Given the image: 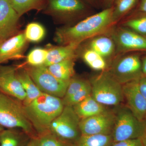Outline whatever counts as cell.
Here are the masks:
<instances>
[{"label":"cell","instance_id":"6da1fadb","mask_svg":"<svg viewBox=\"0 0 146 146\" xmlns=\"http://www.w3.org/2000/svg\"><path fill=\"white\" fill-rule=\"evenodd\" d=\"M113 7L106 8L87 17L73 26L58 29L56 41L63 45L80 44L110 30L115 24L112 21Z\"/></svg>","mask_w":146,"mask_h":146},{"label":"cell","instance_id":"7a4b0ae2","mask_svg":"<svg viewBox=\"0 0 146 146\" xmlns=\"http://www.w3.org/2000/svg\"><path fill=\"white\" fill-rule=\"evenodd\" d=\"M23 106L38 136L49 132L51 124L61 113L65 106L62 99L43 93Z\"/></svg>","mask_w":146,"mask_h":146},{"label":"cell","instance_id":"3957f363","mask_svg":"<svg viewBox=\"0 0 146 146\" xmlns=\"http://www.w3.org/2000/svg\"><path fill=\"white\" fill-rule=\"evenodd\" d=\"M0 125L8 129H20L31 138L37 136L25 112L23 105L8 95L1 93Z\"/></svg>","mask_w":146,"mask_h":146},{"label":"cell","instance_id":"277c9868","mask_svg":"<svg viewBox=\"0 0 146 146\" xmlns=\"http://www.w3.org/2000/svg\"><path fill=\"white\" fill-rule=\"evenodd\" d=\"M91 96L103 105L117 106L123 100L122 85L108 71H103L91 80Z\"/></svg>","mask_w":146,"mask_h":146},{"label":"cell","instance_id":"5b68a950","mask_svg":"<svg viewBox=\"0 0 146 146\" xmlns=\"http://www.w3.org/2000/svg\"><path fill=\"white\" fill-rule=\"evenodd\" d=\"M117 110L112 133L114 143L142 138L145 131L146 120L138 119L128 107Z\"/></svg>","mask_w":146,"mask_h":146},{"label":"cell","instance_id":"8992f818","mask_svg":"<svg viewBox=\"0 0 146 146\" xmlns=\"http://www.w3.org/2000/svg\"><path fill=\"white\" fill-rule=\"evenodd\" d=\"M80 119L73 106H65L61 113L51 124L49 132L67 143H75L81 135Z\"/></svg>","mask_w":146,"mask_h":146},{"label":"cell","instance_id":"52a82bcc","mask_svg":"<svg viewBox=\"0 0 146 146\" xmlns=\"http://www.w3.org/2000/svg\"><path fill=\"white\" fill-rule=\"evenodd\" d=\"M26 69L41 92L63 98L70 81H62L56 78L44 65L29 66Z\"/></svg>","mask_w":146,"mask_h":146},{"label":"cell","instance_id":"ba28073f","mask_svg":"<svg viewBox=\"0 0 146 146\" xmlns=\"http://www.w3.org/2000/svg\"><path fill=\"white\" fill-rule=\"evenodd\" d=\"M108 72L122 85L137 80L143 75L140 56L132 54L116 59Z\"/></svg>","mask_w":146,"mask_h":146},{"label":"cell","instance_id":"9c48e42d","mask_svg":"<svg viewBox=\"0 0 146 146\" xmlns=\"http://www.w3.org/2000/svg\"><path fill=\"white\" fill-rule=\"evenodd\" d=\"M110 36L115 42L116 54L146 51V37L125 27H112Z\"/></svg>","mask_w":146,"mask_h":146},{"label":"cell","instance_id":"30bf717a","mask_svg":"<svg viewBox=\"0 0 146 146\" xmlns=\"http://www.w3.org/2000/svg\"><path fill=\"white\" fill-rule=\"evenodd\" d=\"M115 120V113L107 110L98 115L81 119L79 128L81 135L112 134Z\"/></svg>","mask_w":146,"mask_h":146},{"label":"cell","instance_id":"8fae6325","mask_svg":"<svg viewBox=\"0 0 146 146\" xmlns=\"http://www.w3.org/2000/svg\"><path fill=\"white\" fill-rule=\"evenodd\" d=\"M0 89L5 94L23 102L26 95L16 75V68L0 67Z\"/></svg>","mask_w":146,"mask_h":146},{"label":"cell","instance_id":"7c38bea8","mask_svg":"<svg viewBox=\"0 0 146 146\" xmlns=\"http://www.w3.org/2000/svg\"><path fill=\"white\" fill-rule=\"evenodd\" d=\"M124 97L129 108L140 120L146 118V99L141 94L138 86V80L122 85Z\"/></svg>","mask_w":146,"mask_h":146},{"label":"cell","instance_id":"4fadbf2b","mask_svg":"<svg viewBox=\"0 0 146 146\" xmlns=\"http://www.w3.org/2000/svg\"><path fill=\"white\" fill-rule=\"evenodd\" d=\"M24 33H21L6 39L0 44V63L23 57L27 44Z\"/></svg>","mask_w":146,"mask_h":146},{"label":"cell","instance_id":"5bb4252c","mask_svg":"<svg viewBox=\"0 0 146 146\" xmlns=\"http://www.w3.org/2000/svg\"><path fill=\"white\" fill-rule=\"evenodd\" d=\"M19 18L9 0H0V37L7 39L13 35Z\"/></svg>","mask_w":146,"mask_h":146},{"label":"cell","instance_id":"9a60e30c","mask_svg":"<svg viewBox=\"0 0 146 146\" xmlns=\"http://www.w3.org/2000/svg\"><path fill=\"white\" fill-rule=\"evenodd\" d=\"M79 46L69 44L48 48V56L44 65L47 67L68 59L76 58L77 50Z\"/></svg>","mask_w":146,"mask_h":146},{"label":"cell","instance_id":"2e32d148","mask_svg":"<svg viewBox=\"0 0 146 146\" xmlns=\"http://www.w3.org/2000/svg\"><path fill=\"white\" fill-rule=\"evenodd\" d=\"M88 48L94 50L105 59H109L116 54L115 42L111 36L104 34L91 39Z\"/></svg>","mask_w":146,"mask_h":146},{"label":"cell","instance_id":"e0dca14e","mask_svg":"<svg viewBox=\"0 0 146 146\" xmlns=\"http://www.w3.org/2000/svg\"><path fill=\"white\" fill-rule=\"evenodd\" d=\"M16 75L26 95L23 105L29 104L43 94L33 81L26 69L16 70Z\"/></svg>","mask_w":146,"mask_h":146},{"label":"cell","instance_id":"ac0fdd59","mask_svg":"<svg viewBox=\"0 0 146 146\" xmlns=\"http://www.w3.org/2000/svg\"><path fill=\"white\" fill-rule=\"evenodd\" d=\"M73 107L80 119L98 115L107 110L105 106L98 102L91 95Z\"/></svg>","mask_w":146,"mask_h":146},{"label":"cell","instance_id":"d6986e66","mask_svg":"<svg viewBox=\"0 0 146 146\" xmlns=\"http://www.w3.org/2000/svg\"><path fill=\"white\" fill-rule=\"evenodd\" d=\"M51 10L62 14H74L84 10L85 7L80 0H49Z\"/></svg>","mask_w":146,"mask_h":146},{"label":"cell","instance_id":"ffe728a7","mask_svg":"<svg viewBox=\"0 0 146 146\" xmlns=\"http://www.w3.org/2000/svg\"><path fill=\"white\" fill-rule=\"evenodd\" d=\"M75 59L71 58L46 67L56 78L62 81H70L74 75Z\"/></svg>","mask_w":146,"mask_h":146},{"label":"cell","instance_id":"44dd1931","mask_svg":"<svg viewBox=\"0 0 146 146\" xmlns=\"http://www.w3.org/2000/svg\"><path fill=\"white\" fill-rule=\"evenodd\" d=\"M31 138L24 131L8 129L0 132V146H27Z\"/></svg>","mask_w":146,"mask_h":146},{"label":"cell","instance_id":"7402d4cb","mask_svg":"<svg viewBox=\"0 0 146 146\" xmlns=\"http://www.w3.org/2000/svg\"><path fill=\"white\" fill-rule=\"evenodd\" d=\"M113 142L112 134L81 135L74 146H111Z\"/></svg>","mask_w":146,"mask_h":146},{"label":"cell","instance_id":"603a6c76","mask_svg":"<svg viewBox=\"0 0 146 146\" xmlns=\"http://www.w3.org/2000/svg\"><path fill=\"white\" fill-rule=\"evenodd\" d=\"M82 58L88 66L95 70L104 71L107 68L106 60L94 50L88 48L82 54Z\"/></svg>","mask_w":146,"mask_h":146},{"label":"cell","instance_id":"cb8c5ba5","mask_svg":"<svg viewBox=\"0 0 146 146\" xmlns=\"http://www.w3.org/2000/svg\"><path fill=\"white\" fill-rule=\"evenodd\" d=\"M138 0H115L112 6V21L117 23L136 6Z\"/></svg>","mask_w":146,"mask_h":146},{"label":"cell","instance_id":"d4e9b609","mask_svg":"<svg viewBox=\"0 0 146 146\" xmlns=\"http://www.w3.org/2000/svg\"><path fill=\"white\" fill-rule=\"evenodd\" d=\"M20 17L32 9H41L45 0H9Z\"/></svg>","mask_w":146,"mask_h":146},{"label":"cell","instance_id":"484cf974","mask_svg":"<svg viewBox=\"0 0 146 146\" xmlns=\"http://www.w3.org/2000/svg\"><path fill=\"white\" fill-rule=\"evenodd\" d=\"M24 33L28 42L36 43L44 39L46 31L44 28L41 24L33 22L27 26Z\"/></svg>","mask_w":146,"mask_h":146},{"label":"cell","instance_id":"4316f807","mask_svg":"<svg viewBox=\"0 0 146 146\" xmlns=\"http://www.w3.org/2000/svg\"><path fill=\"white\" fill-rule=\"evenodd\" d=\"M48 54V49L35 48L31 51L27 56L26 63L32 67L44 65Z\"/></svg>","mask_w":146,"mask_h":146},{"label":"cell","instance_id":"83f0119b","mask_svg":"<svg viewBox=\"0 0 146 146\" xmlns=\"http://www.w3.org/2000/svg\"><path fill=\"white\" fill-rule=\"evenodd\" d=\"M123 26L143 36H146V14L125 21L123 23Z\"/></svg>","mask_w":146,"mask_h":146},{"label":"cell","instance_id":"f1b7e54d","mask_svg":"<svg viewBox=\"0 0 146 146\" xmlns=\"http://www.w3.org/2000/svg\"><path fill=\"white\" fill-rule=\"evenodd\" d=\"M36 140L37 146H72L50 132L37 136Z\"/></svg>","mask_w":146,"mask_h":146},{"label":"cell","instance_id":"f546056e","mask_svg":"<svg viewBox=\"0 0 146 146\" xmlns=\"http://www.w3.org/2000/svg\"><path fill=\"white\" fill-rule=\"evenodd\" d=\"M91 94V86L89 81L83 88L65 100L63 101L64 106H74L81 102Z\"/></svg>","mask_w":146,"mask_h":146},{"label":"cell","instance_id":"4dcf8cb0","mask_svg":"<svg viewBox=\"0 0 146 146\" xmlns=\"http://www.w3.org/2000/svg\"><path fill=\"white\" fill-rule=\"evenodd\" d=\"M89 82L84 79L74 77L69 82L65 96L62 99L63 101L68 99L76 94Z\"/></svg>","mask_w":146,"mask_h":146},{"label":"cell","instance_id":"1f68e13d","mask_svg":"<svg viewBox=\"0 0 146 146\" xmlns=\"http://www.w3.org/2000/svg\"><path fill=\"white\" fill-rule=\"evenodd\" d=\"M111 146H145L141 138L131 139L116 142Z\"/></svg>","mask_w":146,"mask_h":146},{"label":"cell","instance_id":"d6a6232c","mask_svg":"<svg viewBox=\"0 0 146 146\" xmlns=\"http://www.w3.org/2000/svg\"><path fill=\"white\" fill-rule=\"evenodd\" d=\"M139 91L146 99V75H143L138 80Z\"/></svg>","mask_w":146,"mask_h":146},{"label":"cell","instance_id":"836d02e7","mask_svg":"<svg viewBox=\"0 0 146 146\" xmlns=\"http://www.w3.org/2000/svg\"><path fill=\"white\" fill-rule=\"evenodd\" d=\"M138 11L143 14H146V0H140Z\"/></svg>","mask_w":146,"mask_h":146},{"label":"cell","instance_id":"e575fe53","mask_svg":"<svg viewBox=\"0 0 146 146\" xmlns=\"http://www.w3.org/2000/svg\"><path fill=\"white\" fill-rule=\"evenodd\" d=\"M115 1V0H104V4L105 9L112 7Z\"/></svg>","mask_w":146,"mask_h":146},{"label":"cell","instance_id":"d590c367","mask_svg":"<svg viewBox=\"0 0 146 146\" xmlns=\"http://www.w3.org/2000/svg\"><path fill=\"white\" fill-rule=\"evenodd\" d=\"M142 64V70L143 75H146V56L141 58Z\"/></svg>","mask_w":146,"mask_h":146},{"label":"cell","instance_id":"8d00e7d4","mask_svg":"<svg viewBox=\"0 0 146 146\" xmlns=\"http://www.w3.org/2000/svg\"><path fill=\"white\" fill-rule=\"evenodd\" d=\"M27 146H37L36 138H31Z\"/></svg>","mask_w":146,"mask_h":146},{"label":"cell","instance_id":"74e56055","mask_svg":"<svg viewBox=\"0 0 146 146\" xmlns=\"http://www.w3.org/2000/svg\"><path fill=\"white\" fill-rule=\"evenodd\" d=\"M141 139H142V141H143L144 145L146 146V127L145 133H144V135L143 136V137L141 138Z\"/></svg>","mask_w":146,"mask_h":146},{"label":"cell","instance_id":"f35d334b","mask_svg":"<svg viewBox=\"0 0 146 146\" xmlns=\"http://www.w3.org/2000/svg\"><path fill=\"white\" fill-rule=\"evenodd\" d=\"M6 39H4V38H2V37H0V44H1Z\"/></svg>","mask_w":146,"mask_h":146},{"label":"cell","instance_id":"ab89813d","mask_svg":"<svg viewBox=\"0 0 146 146\" xmlns=\"http://www.w3.org/2000/svg\"><path fill=\"white\" fill-rule=\"evenodd\" d=\"M3 127L1 126V125H0V132L2 131L3 130Z\"/></svg>","mask_w":146,"mask_h":146},{"label":"cell","instance_id":"60d3db41","mask_svg":"<svg viewBox=\"0 0 146 146\" xmlns=\"http://www.w3.org/2000/svg\"><path fill=\"white\" fill-rule=\"evenodd\" d=\"M90 1H94V0H90Z\"/></svg>","mask_w":146,"mask_h":146},{"label":"cell","instance_id":"b9f144b4","mask_svg":"<svg viewBox=\"0 0 146 146\" xmlns=\"http://www.w3.org/2000/svg\"><path fill=\"white\" fill-rule=\"evenodd\" d=\"M145 36V37H146V36Z\"/></svg>","mask_w":146,"mask_h":146}]
</instances>
